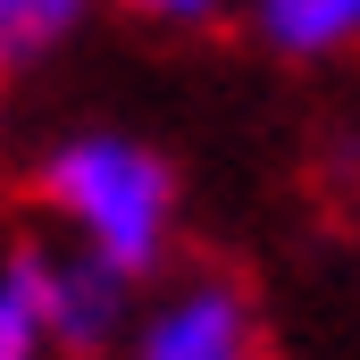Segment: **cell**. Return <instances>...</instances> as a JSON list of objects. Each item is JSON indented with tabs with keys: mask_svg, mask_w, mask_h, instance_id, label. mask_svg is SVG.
<instances>
[{
	"mask_svg": "<svg viewBox=\"0 0 360 360\" xmlns=\"http://www.w3.org/2000/svg\"><path fill=\"white\" fill-rule=\"evenodd\" d=\"M25 184H34V210L51 218L59 243L126 269L134 285L168 276L184 193H176V168H168L160 143H143L126 126H68L34 151Z\"/></svg>",
	"mask_w": 360,
	"mask_h": 360,
	"instance_id": "obj_1",
	"label": "cell"
},
{
	"mask_svg": "<svg viewBox=\"0 0 360 360\" xmlns=\"http://www.w3.org/2000/svg\"><path fill=\"white\" fill-rule=\"evenodd\" d=\"M109 360H269L260 302L226 269H168L143 285V310Z\"/></svg>",
	"mask_w": 360,
	"mask_h": 360,
	"instance_id": "obj_2",
	"label": "cell"
},
{
	"mask_svg": "<svg viewBox=\"0 0 360 360\" xmlns=\"http://www.w3.org/2000/svg\"><path fill=\"white\" fill-rule=\"evenodd\" d=\"M25 276H34V302H42V327H51V352L59 360H109L126 344L134 310H143V285L109 260H92L76 243H17Z\"/></svg>",
	"mask_w": 360,
	"mask_h": 360,
	"instance_id": "obj_3",
	"label": "cell"
},
{
	"mask_svg": "<svg viewBox=\"0 0 360 360\" xmlns=\"http://www.w3.org/2000/svg\"><path fill=\"white\" fill-rule=\"evenodd\" d=\"M243 25L285 68H327L360 51V0H243Z\"/></svg>",
	"mask_w": 360,
	"mask_h": 360,
	"instance_id": "obj_4",
	"label": "cell"
},
{
	"mask_svg": "<svg viewBox=\"0 0 360 360\" xmlns=\"http://www.w3.org/2000/svg\"><path fill=\"white\" fill-rule=\"evenodd\" d=\"M92 8H101V0H0V84L51 68V59L92 25Z\"/></svg>",
	"mask_w": 360,
	"mask_h": 360,
	"instance_id": "obj_5",
	"label": "cell"
},
{
	"mask_svg": "<svg viewBox=\"0 0 360 360\" xmlns=\"http://www.w3.org/2000/svg\"><path fill=\"white\" fill-rule=\"evenodd\" d=\"M0 360H51V327H42V302H34L25 252L0 260Z\"/></svg>",
	"mask_w": 360,
	"mask_h": 360,
	"instance_id": "obj_6",
	"label": "cell"
},
{
	"mask_svg": "<svg viewBox=\"0 0 360 360\" xmlns=\"http://www.w3.org/2000/svg\"><path fill=\"white\" fill-rule=\"evenodd\" d=\"M134 25H160V34H201L218 17H243V0H117Z\"/></svg>",
	"mask_w": 360,
	"mask_h": 360,
	"instance_id": "obj_7",
	"label": "cell"
}]
</instances>
